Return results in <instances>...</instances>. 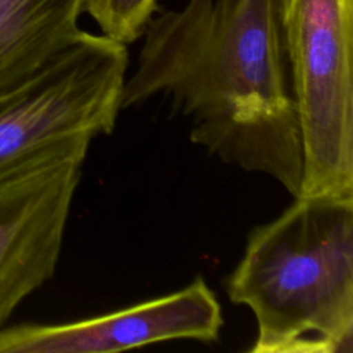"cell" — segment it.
<instances>
[{
    "label": "cell",
    "instance_id": "cell-8",
    "mask_svg": "<svg viewBox=\"0 0 353 353\" xmlns=\"http://www.w3.org/2000/svg\"><path fill=\"white\" fill-rule=\"evenodd\" d=\"M156 7L157 0H84L83 11L91 15L103 36L128 46L141 39Z\"/></svg>",
    "mask_w": 353,
    "mask_h": 353
},
{
    "label": "cell",
    "instance_id": "cell-3",
    "mask_svg": "<svg viewBox=\"0 0 353 353\" xmlns=\"http://www.w3.org/2000/svg\"><path fill=\"white\" fill-rule=\"evenodd\" d=\"M276 6L302 134V194L353 197V0Z\"/></svg>",
    "mask_w": 353,
    "mask_h": 353
},
{
    "label": "cell",
    "instance_id": "cell-4",
    "mask_svg": "<svg viewBox=\"0 0 353 353\" xmlns=\"http://www.w3.org/2000/svg\"><path fill=\"white\" fill-rule=\"evenodd\" d=\"M128 69L127 46L81 30L44 66L0 94V181L80 137L110 135Z\"/></svg>",
    "mask_w": 353,
    "mask_h": 353
},
{
    "label": "cell",
    "instance_id": "cell-6",
    "mask_svg": "<svg viewBox=\"0 0 353 353\" xmlns=\"http://www.w3.org/2000/svg\"><path fill=\"white\" fill-rule=\"evenodd\" d=\"M221 303L201 276L170 294L61 324L0 328V353H109L175 341H219Z\"/></svg>",
    "mask_w": 353,
    "mask_h": 353
},
{
    "label": "cell",
    "instance_id": "cell-7",
    "mask_svg": "<svg viewBox=\"0 0 353 353\" xmlns=\"http://www.w3.org/2000/svg\"><path fill=\"white\" fill-rule=\"evenodd\" d=\"M84 0H0V94L25 81L81 29Z\"/></svg>",
    "mask_w": 353,
    "mask_h": 353
},
{
    "label": "cell",
    "instance_id": "cell-1",
    "mask_svg": "<svg viewBox=\"0 0 353 353\" xmlns=\"http://www.w3.org/2000/svg\"><path fill=\"white\" fill-rule=\"evenodd\" d=\"M123 110L160 97L211 156L302 194L303 146L276 0H189L153 17Z\"/></svg>",
    "mask_w": 353,
    "mask_h": 353
},
{
    "label": "cell",
    "instance_id": "cell-2",
    "mask_svg": "<svg viewBox=\"0 0 353 353\" xmlns=\"http://www.w3.org/2000/svg\"><path fill=\"white\" fill-rule=\"evenodd\" d=\"M225 291L255 319L251 353H352L353 197H294L250 232Z\"/></svg>",
    "mask_w": 353,
    "mask_h": 353
},
{
    "label": "cell",
    "instance_id": "cell-5",
    "mask_svg": "<svg viewBox=\"0 0 353 353\" xmlns=\"http://www.w3.org/2000/svg\"><path fill=\"white\" fill-rule=\"evenodd\" d=\"M92 138L0 181V328L55 273Z\"/></svg>",
    "mask_w": 353,
    "mask_h": 353
}]
</instances>
